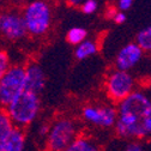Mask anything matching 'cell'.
Instances as JSON below:
<instances>
[{"instance_id":"6da1fadb","label":"cell","mask_w":151,"mask_h":151,"mask_svg":"<svg viewBox=\"0 0 151 151\" xmlns=\"http://www.w3.org/2000/svg\"><path fill=\"white\" fill-rule=\"evenodd\" d=\"M115 132L127 139L151 137V100L142 91H134L119 103Z\"/></svg>"},{"instance_id":"7a4b0ae2","label":"cell","mask_w":151,"mask_h":151,"mask_svg":"<svg viewBox=\"0 0 151 151\" xmlns=\"http://www.w3.org/2000/svg\"><path fill=\"white\" fill-rule=\"evenodd\" d=\"M13 124L18 128L30 125L40 111V97L37 93L24 90L6 108Z\"/></svg>"},{"instance_id":"3957f363","label":"cell","mask_w":151,"mask_h":151,"mask_svg":"<svg viewBox=\"0 0 151 151\" xmlns=\"http://www.w3.org/2000/svg\"><path fill=\"white\" fill-rule=\"evenodd\" d=\"M23 18L28 32L34 36H41L50 27L52 11L49 5L43 0H34L23 11Z\"/></svg>"},{"instance_id":"277c9868","label":"cell","mask_w":151,"mask_h":151,"mask_svg":"<svg viewBox=\"0 0 151 151\" xmlns=\"http://www.w3.org/2000/svg\"><path fill=\"white\" fill-rule=\"evenodd\" d=\"M25 90V67L11 66L0 79V108H7L10 103Z\"/></svg>"},{"instance_id":"5b68a950","label":"cell","mask_w":151,"mask_h":151,"mask_svg":"<svg viewBox=\"0 0 151 151\" xmlns=\"http://www.w3.org/2000/svg\"><path fill=\"white\" fill-rule=\"evenodd\" d=\"M77 138V128L72 120L63 118L56 120L46 137L47 151H65Z\"/></svg>"},{"instance_id":"8992f818","label":"cell","mask_w":151,"mask_h":151,"mask_svg":"<svg viewBox=\"0 0 151 151\" xmlns=\"http://www.w3.org/2000/svg\"><path fill=\"white\" fill-rule=\"evenodd\" d=\"M134 79L129 72L115 70L107 78L106 91L108 97L113 101L120 103L126 100L132 92H134Z\"/></svg>"},{"instance_id":"52a82bcc","label":"cell","mask_w":151,"mask_h":151,"mask_svg":"<svg viewBox=\"0 0 151 151\" xmlns=\"http://www.w3.org/2000/svg\"><path fill=\"white\" fill-rule=\"evenodd\" d=\"M28 32L23 14L18 12L0 13V35L5 39L16 41L25 36Z\"/></svg>"},{"instance_id":"ba28073f","label":"cell","mask_w":151,"mask_h":151,"mask_svg":"<svg viewBox=\"0 0 151 151\" xmlns=\"http://www.w3.org/2000/svg\"><path fill=\"white\" fill-rule=\"evenodd\" d=\"M82 113L88 122L103 128L115 126L118 120V110L110 106H85Z\"/></svg>"},{"instance_id":"9c48e42d","label":"cell","mask_w":151,"mask_h":151,"mask_svg":"<svg viewBox=\"0 0 151 151\" xmlns=\"http://www.w3.org/2000/svg\"><path fill=\"white\" fill-rule=\"evenodd\" d=\"M143 49L137 43H128L120 49L116 55L115 65L116 68L120 71L128 72L133 68L143 58Z\"/></svg>"},{"instance_id":"30bf717a","label":"cell","mask_w":151,"mask_h":151,"mask_svg":"<svg viewBox=\"0 0 151 151\" xmlns=\"http://www.w3.org/2000/svg\"><path fill=\"white\" fill-rule=\"evenodd\" d=\"M45 73L39 65L30 64L28 67H25V90L40 95V92H42L45 88Z\"/></svg>"},{"instance_id":"8fae6325","label":"cell","mask_w":151,"mask_h":151,"mask_svg":"<svg viewBox=\"0 0 151 151\" xmlns=\"http://www.w3.org/2000/svg\"><path fill=\"white\" fill-rule=\"evenodd\" d=\"M25 134L22 128L16 127L11 133L0 140V151H24Z\"/></svg>"},{"instance_id":"7c38bea8","label":"cell","mask_w":151,"mask_h":151,"mask_svg":"<svg viewBox=\"0 0 151 151\" xmlns=\"http://www.w3.org/2000/svg\"><path fill=\"white\" fill-rule=\"evenodd\" d=\"M65 151H102L100 145L89 137H77Z\"/></svg>"},{"instance_id":"4fadbf2b","label":"cell","mask_w":151,"mask_h":151,"mask_svg":"<svg viewBox=\"0 0 151 151\" xmlns=\"http://www.w3.org/2000/svg\"><path fill=\"white\" fill-rule=\"evenodd\" d=\"M16 128L6 108H0V140L6 138Z\"/></svg>"},{"instance_id":"5bb4252c","label":"cell","mask_w":151,"mask_h":151,"mask_svg":"<svg viewBox=\"0 0 151 151\" xmlns=\"http://www.w3.org/2000/svg\"><path fill=\"white\" fill-rule=\"evenodd\" d=\"M97 52V46L96 43L93 41H84L82 42L81 45L77 46V49H76L74 52V55L76 58H77L78 60H83L85 58H88V56H91L93 55Z\"/></svg>"},{"instance_id":"9a60e30c","label":"cell","mask_w":151,"mask_h":151,"mask_svg":"<svg viewBox=\"0 0 151 151\" xmlns=\"http://www.w3.org/2000/svg\"><path fill=\"white\" fill-rule=\"evenodd\" d=\"M136 43L144 50L151 53V25L140 30L137 35Z\"/></svg>"},{"instance_id":"2e32d148","label":"cell","mask_w":151,"mask_h":151,"mask_svg":"<svg viewBox=\"0 0 151 151\" xmlns=\"http://www.w3.org/2000/svg\"><path fill=\"white\" fill-rule=\"evenodd\" d=\"M88 36V31L84 28H79V27H74L71 30H68L66 39L72 45H81L82 42L85 41V37Z\"/></svg>"},{"instance_id":"e0dca14e","label":"cell","mask_w":151,"mask_h":151,"mask_svg":"<svg viewBox=\"0 0 151 151\" xmlns=\"http://www.w3.org/2000/svg\"><path fill=\"white\" fill-rule=\"evenodd\" d=\"M9 68H10L9 55L6 54V52L0 50V79L5 76V73L9 71Z\"/></svg>"},{"instance_id":"ac0fdd59","label":"cell","mask_w":151,"mask_h":151,"mask_svg":"<svg viewBox=\"0 0 151 151\" xmlns=\"http://www.w3.org/2000/svg\"><path fill=\"white\" fill-rule=\"evenodd\" d=\"M97 1L96 0H85L84 4L82 5V11L86 14H91L97 10Z\"/></svg>"},{"instance_id":"d6986e66","label":"cell","mask_w":151,"mask_h":151,"mask_svg":"<svg viewBox=\"0 0 151 151\" xmlns=\"http://www.w3.org/2000/svg\"><path fill=\"white\" fill-rule=\"evenodd\" d=\"M124 151H144V147H143V145H142L140 143H138V142H132V143H129V144L126 146V149H125Z\"/></svg>"},{"instance_id":"ffe728a7","label":"cell","mask_w":151,"mask_h":151,"mask_svg":"<svg viewBox=\"0 0 151 151\" xmlns=\"http://www.w3.org/2000/svg\"><path fill=\"white\" fill-rule=\"evenodd\" d=\"M132 4H133V0H118V7L121 11H127Z\"/></svg>"},{"instance_id":"44dd1931","label":"cell","mask_w":151,"mask_h":151,"mask_svg":"<svg viewBox=\"0 0 151 151\" xmlns=\"http://www.w3.org/2000/svg\"><path fill=\"white\" fill-rule=\"evenodd\" d=\"M113 21H114L116 24H122L126 22V14L124 12H116L113 17Z\"/></svg>"},{"instance_id":"7402d4cb","label":"cell","mask_w":151,"mask_h":151,"mask_svg":"<svg viewBox=\"0 0 151 151\" xmlns=\"http://www.w3.org/2000/svg\"><path fill=\"white\" fill-rule=\"evenodd\" d=\"M49 129H50V126H48V125H42V126L40 127V129H39V133H40V136H42V137H47L48 133H49Z\"/></svg>"},{"instance_id":"603a6c76","label":"cell","mask_w":151,"mask_h":151,"mask_svg":"<svg viewBox=\"0 0 151 151\" xmlns=\"http://www.w3.org/2000/svg\"><path fill=\"white\" fill-rule=\"evenodd\" d=\"M67 1H68V4H71V5L77 6V5H81V4L83 5L85 0H67Z\"/></svg>"},{"instance_id":"cb8c5ba5","label":"cell","mask_w":151,"mask_h":151,"mask_svg":"<svg viewBox=\"0 0 151 151\" xmlns=\"http://www.w3.org/2000/svg\"><path fill=\"white\" fill-rule=\"evenodd\" d=\"M13 1H18V3H19V1H24V0H13Z\"/></svg>"},{"instance_id":"d4e9b609","label":"cell","mask_w":151,"mask_h":151,"mask_svg":"<svg viewBox=\"0 0 151 151\" xmlns=\"http://www.w3.org/2000/svg\"><path fill=\"white\" fill-rule=\"evenodd\" d=\"M0 1H1V0H0Z\"/></svg>"}]
</instances>
